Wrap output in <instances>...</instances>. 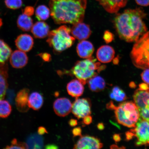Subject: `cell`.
I'll return each instance as SVG.
<instances>
[{"label":"cell","instance_id":"obj_1","mask_svg":"<svg viewBox=\"0 0 149 149\" xmlns=\"http://www.w3.org/2000/svg\"><path fill=\"white\" fill-rule=\"evenodd\" d=\"M146 14L141 8L127 9L117 14L114 25L120 38L125 42H136L147 31L144 19Z\"/></svg>","mask_w":149,"mask_h":149},{"label":"cell","instance_id":"obj_2","mask_svg":"<svg viewBox=\"0 0 149 149\" xmlns=\"http://www.w3.org/2000/svg\"><path fill=\"white\" fill-rule=\"evenodd\" d=\"M87 0H50L51 15L56 24H74L82 22Z\"/></svg>","mask_w":149,"mask_h":149},{"label":"cell","instance_id":"obj_3","mask_svg":"<svg viewBox=\"0 0 149 149\" xmlns=\"http://www.w3.org/2000/svg\"><path fill=\"white\" fill-rule=\"evenodd\" d=\"M105 68V65L101 66L100 63L96 62L95 59L91 57L85 60L77 61L70 72L84 85L89 79L97 75V70L100 72Z\"/></svg>","mask_w":149,"mask_h":149},{"label":"cell","instance_id":"obj_4","mask_svg":"<svg viewBox=\"0 0 149 149\" xmlns=\"http://www.w3.org/2000/svg\"><path fill=\"white\" fill-rule=\"evenodd\" d=\"M130 57L133 64L137 68L143 70L149 68V31L136 42Z\"/></svg>","mask_w":149,"mask_h":149},{"label":"cell","instance_id":"obj_5","mask_svg":"<svg viewBox=\"0 0 149 149\" xmlns=\"http://www.w3.org/2000/svg\"><path fill=\"white\" fill-rule=\"evenodd\" d=\"M71 29L66 25L50 31L47 42L54 51L60 53L71 47L75 38L70 35Z\"/></svg>","mask_w":149,"mask_h":149},{"label":"cell","instance_id":"obj_6","mask_svg":"<svg viewBox=\"0 0 149 149\" xmlns=\"http://www.w3.org/2000/svg\"><path fill=\"white\" fill-rule=\"evenodd\" d=\"M115 117L119 124L129 128H134L140 118L138 109L135 102H122L114 109Z\"/></svg>","mask_w":149,"mask_h":149},{"label":"cell","instance_id":"obj_7","mask_svg":"<svg viewBox=\"0 0 149 149\" xmlns=\"http://www.w3.org/2000/svg\"><path fill=\"white\" fill-rule=\"evenodd\" d=\"M133 99L139 109L140 118L149 122V90L137 89L133 95Z\"/></svg>","mask_w":149,"mask_h":149},{"label":"cell","instance_id":"obj_8","mask_svg":"<svg viewBox=\"0 0 149 149\" xmlns=\"http://www.w3.org/2000/svg\"><path fill=\"white\" fill-rule=\"evenodd\" d=\"M136 137V145L149 146V122L139 118L134 129L130 130Z\"/></svg>","mask_w":149,"mask_h":149},{"label":"cell","instance_id":"obj_9","mask_svg":"<svg viewBox=\"0 0 149 149\" xmlns=\"http://www.w3.org/2000/svg\"><path fill=\"white\" fill-rule=\"evenodd\" d=\"M91 102L88 98H76L72 104V111L74 116L79 119L90 115Z\"/></svg>","mask_w":149,"mask_h":149},{"label":"cell","instance_id":"obj_10","mask_svg":"<svg viewBox=\"0 0 149 149\" xmlns=\"http://www.w3.org/2000/svg\"><path fill=\"white\" fill-rule=\"evenodd\" d=\"M100 140L94 136L89 135L81 136L76 144L74 149H100L103 147Z\"/></svg>","mask_w":149,"mask_h":149},{"label":"cell","instance_id":"obj_11","mask_svg":"<svg viewBox=\"0 0 149 149\" xmlns=\"http://www.w3.org/2000/svg\"><path fill=\"white\" fill-rule=\"evenodd\" d=\"M72 104L66 98L57 99L54 102L53 109L56 114L60 117L67 116L72 111Z\"/></svg>","mask_w":149,"mask_h":149},{"label":"cell","instance_id":"obj_12","mask_svg":"<svg viewBox=\"0 0 149 149\" xmlns=\"http://www.w3.org/2000/svg\"><path fill=\"white\" fill-rule=\"evenodd\" d=\"M71 33L74 38L83 40L90 37L92 31L89 25L81 22L73 24L71 29Z\"/></svg>","mask_w":149,"mask_h":149},{"label":"cell","instance_id":"obj_13","mask_svg":"<svg viewBox=\"0 0 149 149\" xmlns=\"http://www.w3.org/2000/svg\"><path fill=\"white\" fill-rule=\"evenodd\" d=\"M9 59L11 66L16 69L23 68L29 61V58L25 52L19 50L12 52Z\"/></svg>","mask_w":149,"mask_h":149},{"label":"cell","instance_id":"obj_14","mask_svg":"<svg viewBox=\"0 0 149 149\" xmlns=\"http://www.w3.org/2000/svg\"><path fill=\"white\" fill-rule=\"evenodd\" d=\"M29 90L28 88H24L19 92L15 98L17 109L21 113L26 112L29 110Z\"/></svg>","mask_w":149,"mask_h":149},{"label":"cell","instance_id":"obj_15","mask_svg":"<svg viewBox=\"0 0 149 149\" xmlns=\"http://www.w3.org/2000/svg\"><path fill=\"white\" fill-rule=\"evenodd\" d=\"M106 11L110 13H117L126 5L128 0H96Z\"/></svg>","mask_w":149,"mask_h":149},{"label":"cell","instance_id":"obj_16","mask_svg":"<svg viewBox=\"0 0 149 149\" xmlns=\"http://www.w3.org/2000/svg\"><path fill=\"white\" fill-rule=\"evenodd\" d=\"M15 44L18 50L27 52L32 49L34 40L30 35L25 33L20 35L17 37L15 40Z\"/></svg>","mask_w":149,"mask_h":149},{"label":"cell","instance_id":"obj_17","mask_svg":"<svg viewBox=\"0 0 149 149\" xmlns=\"http://www.w3.org/2000/svg\"><path fill=\"white\" fill-rule=\"evenodd\" d=\"M115 55V51L113 47L109 45H103L98 48L96 57L100 62L107 63L113 60Z\"/></svg>","mask_w":149,"mask_h":149},{"label":"cell","instance_id":"obj_18","mask_svg":"<svg viewBox=\"0 0 149 149\" xmlns=\"http://www.w3.org/2000/svg\"><path fill=\"white\" fill-rule=\"evenodd\" d=\"M8 65L0 64V100L3 99L8 88Z\"/></svg>","mask_w":149,"mask_h":149},{"label":"cell","instance_id":"obj_19","mask_svg":"<svg viewBox=\"0 0 149 149\" xmlns=\"http://www.w3.org/2000/svg\"><path fill=\"white\" fill-rule=\"evenodd\" d=\"M76 51L80 57L87 59L92 57L94 48L92 43L88 41L83 40L78 44Z\"/></svg>","mask_w":149,"mask_h":149},{"label":"cell","instance_id":"obj_20","mask_svg":"<svg viewBox=\"0 0 149 149\" xmlns=\"http://www.w3.org/2000/svg\"><path fill=\"white\" fill-rule=\"evenodd\" d=\"M31 32L35 38L42 39L48 36L50 32L49 27L44 22H37L33 24Z\"/></svg>","mask_w":149,"mask_h":149},{"label":"cell","instance_id":"obj_21","mask_svg":"<svg viewBox=\"0 0 149 149\" xmlns=\"http://www.w3.org/2000/svg\"><path fill=\"white\" fill-rule=\"evenodd\" d=\"M84 85L79 79L72 80L67 85V91L70 95L77 98L83 94L84 89Z\"/></svg>","mask_w":149,"mask_h":149},{"label":"cell","instance_id":"obj_22","mask_svg":"<svg viewBox=\"0 0 149 149\" xmlns=\"http://www.w3.org/2000/svg\"><path fill=\"white\" fill-rule=\"evenodd\" d=\"M88 87L91 91L94 92H99L103 90L106 86L105 80L97 75L93 76L87 81Z\"/></svg>","mask_w":149,"mask_h":149},{"label":"cell","instance_id":"obj_23","mask_svg":"<svg viewBox=\"0 0 149 149\" xmlns=\"http://www.w3.org/2000/svg\"><path fill=\"white\" fill-rule=\"evenodd\" d=\"M17 24L19 29L23 31H31L33 25V20L31 16L24 13L19 16Z\"/></svg>","mask_w":149,"mask_h":149},{"label":"cell","instance_id":"obj_24","mask_svg":"<svg viewBox=\"0 0 149 149\" xmlns=\"http://www.w3.org/2000/svg\"><path fill=\"white\" fill-rule=\"evenodd\" d=\"M44 98L40 93L37 92L31 93L29 95V105L30 108L35 111L38 110L42 107Z\"/></svg>","mask_w":149,"mask_h":149},{"label":"cell","instance_id":"obj_25","mask_svg":"<svg viewBox=\"0 0 149 149\" xmlns=\"http://www.w3.org/2000/svg\"><path fill=\"white\" fill-rule=\"evenodd\" d=\"M12 53V49L8 45L0 39V64H6Z\"/></svg>","mask_w":149,"mask_h":149},{"label":"cell","instance_id":"obj_26","mask_svg":"<svg viewBox=\"0 0 149 149\" xmlns=\"http://www.w3.org/2000/svg\"><path fill=\"white\" fill-rule=\"evenodd\" d=\"M50 14V9L44 5L39 6L37 7L35 12L36 17L40 21H44L48 19Z\"/></svg>","mask_w":149,"mask_h":149},{"label":"cell","instance_id":"obj_27","mask_svg":"<svg viewBox=\"0 0 149 149\" xmlns=\"http://www.w3.org/2000/svg\"><path fill=\"white\" fill-rule=\"evenodd\" d=\"M109 96L111 99L120 102L124 101L127 98L125 93L118 86L113 87L109 94Z\"/></svg>","mask_w":149,"mask_h":149},{"label":"cell","instance_id":"obj_28","mask_svg":"<svg viewBox=\"0 0 149 149\" xmlns=\"http://www.w3.org/2000/svg\"><path fill=\"white\" fill-rule=\"evenodd\" d=\"M12 111V107L8 101L3 99L0 100V118H7Z\"/></svg>","mask_w":149,"mask_h":149},{"label":"cell","instance_id":"obj_29","mask_svg":"<svg viewBox=\"0 0 149 149\" xmlns=\"http://www.w3.org/2000/svg\"><path fill=\"white\" fill-rule=\"evenodd\" d=\"M5 3L7 8L15 10L20 8L23 2L22 0H5Z\"/></svg>","mask_w":149,"mask_h":149},{"label":"cell","instance_id":"obj_30","mask_svg":"<svg viewBox=\"0 0 149 149\" xmlns=\"http://www.w3.org/2000/svg\"><path fill=\"white\" fill-rule=\"evenodd\" d=\"M6 149H27L29 148V145L25 143L18 142L17 140L14 139L11 141L10 145L7 146Z\"/></svg>","mask_w":149,"mask_h":149},{"label":"cell","instance_id":"obj_31","mask_svg":"<svg viewBox=\"0 0 149 149\" xmlns=\"http://www.w3.org/2000/svg\"><path fill=\"white\" fill-rule=\"evenodd\" d=\"M103 39L106 43L109 44L114 40V35L109 31H106L104 33Z\"/></svg>","mask_w":149,"mask_h":149},{"label":"cell","instance_id":"obj_32","mask_svg":"<svg viewBox=\"0 0 149 149\" xmlns=\"http://www.w3.org/2000/svg\"><path fill=\"white\" fill-rule=\"evenodd\" d=\"M144 70L141 74V79L145 83L149 85V68Z\"/></svg>","mask_w":149,"mask_h":149},{"label":"cell","instance_id":"obj_33","mask_svg":"<svg viewBox=\"0 0 149 149\" xmlns=\"http://www.w3.org/2000/svg\"><path fill=\"white\" fill-rule=\"evenodd\" d=\"M34 9L33 7L31 6L26 7L23 10V13L31 16L34 13Z\"/></svg>","mask_w":149,"mask_h":149},{"label":"cell","instance_id":"obj_34","mask_svg":"<svg viewBox=\"0 0 149 149\" xmlns=\"http://www.w3.org/2000/svg\"><path fill=\"white\" fill-rule=\"evenodd\" d=\"M72 135L74 137L81 136H82V130L81 127H77L74 128L72 131Z\"/></svg>","mask_w":149,"mask_h":149},{"label":"cell","instance_id":"obj_35","mask_svg":"<svg viewBox=\"0 0 149 149\" xmlns=\"http://www.w3.org/2000/svg\"><path fill=\"white\" fill-rule=\"evenodd\" d=\"M92 117L90 115H88L84 117L83 119V123L86 125H89L92 122Z\"/></svg>","mask_w":149,"mask_h":149},{"label":"cell","instance_id":"obj_36","mask_svg":"<svg viewBox=\"0 0 149 149\" xmlns=\"http://www.w3.org/2000/svg\"><path fill=\"white\" fill-rule=\"evenodd\" d=\"M138 5L142 6H149V0H135Z\"/></svg>","mask_w":149,"mask_h":149},{"label":"cell","instance_id":"obj_37","mask_svg":"<svg viewBox=\"0 0 149 149\" xmlns=\"http://www.w3.org/2000/svg\"><path fill=\"white\" fill-rule=\"evenodd\" d=\"M40 56L41 57L43 60L44 61H48L50 60L51 59V56L48 53H45L40 54Z\"/></svg>","mask_w":149,"mask_h":149},{"label":"cell","instance_id":"obj_38","mask_svg":"<svg viewBox=\"0 0 149 149\" xmlns=\"http://www.w3.org/2000/svg\"><path fill=\"white\" fill-rule=\"evenodd\" d=\"M139 87V89L141 90L147 91L149 90L148 85L145 83L140 84Z\"/></svg>","mask_w":149,"mask_h":149},{"label":"cell","instance_id":"obj_39","mask_svg":"<svg viewBox=\"0 0 149 149\" xmlns=\"http://www.w3.org/2000/svg\"><path fill=\"white\" fill-rule=\"evenodd\" d=\"M38 132L39 134L40 135H44L45 133H47V130L43 127H39Z\"/></svg>","mask_w":149,"mask_h":149},{"label":"cell","instance_id":"obj_40","mask_svg":"<svg viewBox=\"0 0 149 149\" xmlns=\"http://www.w3.org/2000/svg\"><path fill=\"white\" fill-rule=\"evenodd\" d=\"M69 124L72 127L75 126L77 125V120L75 119H71L69 121Z\"/></svg>","mask_w":149,"mask_h":149},{"label":"cell","instance_id":"obj_41","mask_svg":"<svg viewBox=\"0 0 149 149\" xmlns=\"http://www.w3.org/2000/svg\"><path fill=\"white\" fill-rule=\"evenodd\" d=\"M126 135V138L127 140H130L134 136V134L131 131L127 132Z\"/></svg>","mask_w":149,"mask_h":149},{"label":"cell","instance_id":"obj_42","mask_svg":"<svg viewBox=\"0 0 149 149\" xmlns=\"http://www.w3.org/2000/svg\"><path fill=\"white\" fill-rule=\"evenodd\" d=\"M107 107L108 109L112 110H114L116 106L114 105L112 102L111 101L109 103H108L107 105Z\"/></svg>","mask_w":149,"mask_h":149},{"label":"cell","instance_id":"obj_43","mask_svg":"<svg viewBox=\"0 0 149 149\" xmlns=\"http://www.w3.org/2000/svg\"><path fill=\"white\" fill-rule=\"evenodd\" d=\"M113 139L116 142H118L120 141L121 140L120 136L118 134H115L113 135Z\"/></svg>","mask_w":149,"mask_h":149},{"label":"cell","instance_id":"obj_44","mask_svg":"<svg viewBox=\"0 0 149 149\" xmlns=\"http://www.w3.org/2000/svg\"><path fill=\"white\" fill-rule=\"evenodd\" d=\"M58 148L57 146L55 145L54 144H49L46 146V149H57Z\"/></svg>","mask_w":149,"mask_h":149},{"label":"cell","instance_id":"obj_45","mask_svg":"<svg viewBox=\"0 0 149 149\" xmlns=\"http://www.w3.org/2000/svg\"><path fill=\"white\" fill-rule=\"evenodd\" d=\"M97 127L99 130H102L104 129L105 126H104V125L102 123H100L98 124Z\"/></svg>","mask_w":149,"mask_h":149},{"label":"cell","instance_id":"obj_46","mask_svg":"<svg viewBox=\"0 0 149 149\" xmlns=\"http://www.w3.org/2000/svg\"><path fill=\"white\" fill-rule=\"evenodd\" d=\"M113 63L115 65H118L119 63V58L118 56L117 57L113 59Z\"/></svg>","mask_w":149,"mask_h":149},{"label":"cell","instance_id":"obj_47","mask_svg":"<svg viewBox=\"0 0 149 149\" xmlns=\"http://www.w3.org/2000/svg\"><path fill=\"white\" fill-rule=\"evenodd\" d=\"M130 87H131V88H135L136 87V84H135L133 82H132L130 83Z\"/></svg>","mask_w":149,"mask_h":149},{"label":"cell","instance_id":"obj_48","mask_svg":"<svg viewBox=\"0 0 149 149\" xmlns=\"http://www.w3.org/2000/svg\"><path fill=\"white\" fill-rule=\"evenodd\" d=\"M3 22L2 19L1 18H0V29H1V28L2 26L3 25Z\"/></svg>","mask_w":149,"mask_h":149}]
</instances>
